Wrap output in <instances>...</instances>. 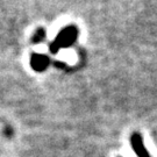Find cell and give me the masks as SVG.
Segmentation results:
<instances>
[{
	"label": "cell",
	"instance_id": "7a4b0ae2",
	"mask_svg": "<svg viewBox=\"0 0 157 157\" xmlns=\"http://www.w3.org/2000/svg\"><path fill=\"white\" fill-rule=\"evenodd\" d=\"M130 144L134 150L135 155L137 157H151L149 151L147 150L144 142H143V137L140 133H133L130 136Z\"/></svg>",
	"mask_w": 157,
	"mask_h": 157
},
{
	"label": "cell",
	"instance_id": "3957f363",
	"mask_svg": "<svg viewBox=\"0 0 157 157\" xmlns=\"http://www.w3.org/2000/svg\"><path fill=\"white\" fill-rule=\"evenodd\" d=\"M49 64H50V58L48 55H44V54H33L32 55L30 65L35 71L42 72V71L47 70Z\"/></svg>",
	"mask_w": 157,
	"mask_h": 157
},
{
	"label": "cell",
	"instance_id": "277c9868",
	"mask_svg": "<svg viewBox=\"0 0 157 157\" xmlns=\"http://www.w3.org/2000/svg\"><path fill=\"white\" fill-rule=\"evenodd\" d=\"M47 36V32H45L43 28H39L36 29V32L34 33L33 37H32V42L34 44H39L41 42H43Z\"/></svg>",
	"mask_w": 157,
	"mask_h": 157
},
{
	"label": "cell",
	"instance_id": "6da1fadb",
	"mask_svg": "<svg viewBox=\"0 0 157 157\" xmlns=\"http://www.w3.org/2000/svg\"><path fill=\"white\" fill-rule=\"evenodd\" d=\"M78 34V27L75 26V25H69L67 27H64L59 33L57 34L55 40L49 45L50 52L52 55H55L63 48H69L70 45H72L77 41Z\"/></svg>",
	"mask_w": 157,
	"mask_h": 157
}]
</instances>
